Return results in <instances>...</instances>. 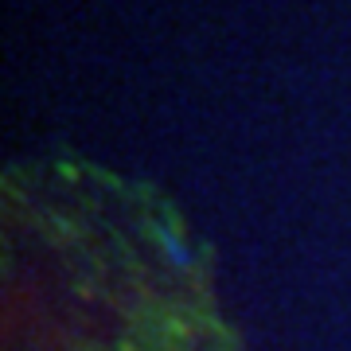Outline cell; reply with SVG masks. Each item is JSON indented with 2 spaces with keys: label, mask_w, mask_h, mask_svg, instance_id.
<instances>
[{
  "label": "cell",
  "mask_w": 351,
  "mask_h": 351,
  "mask_svg": "<svg viewBox=\"0 0 351 351\" xmlns=\"http://www.w3.org/2000/svg\"><path fill=\"white\" fill-rule=\"evenodd\" d=\"M152 239H156V246H160V254H164V262L168 265H176V269H191V246L184 242V234L176 230L172 223H156L152 226Z\"/></svg>",
  "instance_id": "6da1fadb"
}]
</instances>
